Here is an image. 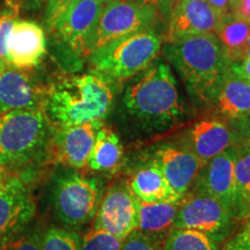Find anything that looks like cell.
Here are the masks:
<instances>
[{"label":"cell","mask_w":250,"mask_h":250,"mask_svg":"<svg viewBox=\"0 0 250 250\" xmlns=\"http://www.w3.org/2000/svg\"><path fill=\"white\" fill-rule=\"evenodd\" d=\"M1 184H2V171L0 169V187H1Z\"/></svg>","instance_id":"obj_40"},{"label":"cell","mask_w":250,"mask_h":250,"mask_svg":"<svg viewBox=\"0 0 250 250\" xmlns=\"http://www.w3.org/2000/svg\"><path fill=\"white\" fill-rule=\"evenodd\" d=\"M164 54L193 98L205 103L214 102L227 61L213 33L166 41Z\"/></svg>","instance_id":"obj_1"},{"label":"cell","mask_w":250,"mask_h":250,"mask_svg":"<svg viewBox=\"0 0 250 250\" xmlns=\"http://www.w3.org/2000/svg\"><path fill=\"white\" fill-rule=\"evenodd\" d=\"M214 101L225 120L237 122L250 116V83L233 73L226 64Z\"/></svg>","instance_id":"obj_20"},{"label":"cell","mask_w":250,"mask_h":250,"mask_svg":"<svg viewBox=\"0 0 250 250\" xmlns=\"http://www.w3.org/2000/svg\"><path fill=\"white\" fill-rule=\"evenodd\" d=\"M139 1L154 7L159 12V14L161 15L162 20L167 22L176 0H139Z\"/></svg>","instance_id":"obj_33"},{"label":"cell","mask_w":250,"mask_h":250,"mask_svg":"<svg viewBox=\"0 0 250 250\" xmlns=\"http://www.w3.org/2000/svg\"><path fill=\"white\" fill-rule=\"evenodd\" d=\"M46 95L20 68L6 66L0 73V114L17 109L43 108Z\"/></svg>","instance_id":"obj_18"},{"label":"cell","mask_w":250,"mask_h":250,"mask_svg":"<svg viewBox=\"0 0 250 250\" xmlns=\"http://www.w3.org/2000/svg\"><path fill=\"white\" fill-rule=\"evenodd\" d=\"M161 250H220L219 243L198 230L173 227L166 236Z\"/></svg>","instance_id":"obj_25"},{"label":"cell","mask_w":250,"mask_h":250,"mask_svg":"<svg viewBox=\"0 0 250 250\" xmlns=\"http://www.w3.org/2000/svg\"><path fill=\"white\" fill-rule=\"evenodd\" d=\"M42 235L37 230H23L0 241V250H42Z\"/></svg>","instance_id":"obj_28"},{"label":"cell","mask_w":250,"mask_h":250,"mask_svg":"<svg viewBox=\"0 0 250 250\" xmlns=\"http://www.w3.org/2000/svg\"><path fill=\"white\" fill-rule=\"evenodd\" d=\"M250 34L248 21L227 13L221 18L214 35L223 48L224 56L228 62L242 59V50Z\"/></svg>","instance_id":"obj_23"},{"label":"cell","mask_w":250,"mask_h":250,"mask_svg":"<svg viewBox=\"0 0 250 250\" xmlns=\"http://www.w3.org/2000/svg\"><path fill=\"white\" fill-rule=\"evenodd\" d=\"M50 117L59 126L103 121L112 105L110 83L95 72L61 79L45 99Z\"/></svg>","instance_id":"obj_3"},{"label":"cell","mask_w":250,"mask_h":250,"mask_svg":"<svg viewBox=\"0 0 250 250\" xmlns=\"http://www.w3.org/2000/svg\"><path fill=\"white\" fill-rule=\"evenodd\" d=\"M123 240L104 229L93 227L81 237L80 250H121Z\"/></svg>","instance_id":"obj_27"},{"label":"cell","mask_w":250,"mask_h":250,"mask_svg":"<svg viewBox=\"0 0 250 250\" xmlns=\"http://www.w3.org/2000/svg\"><path fill=\"white\" fill-rule=\"evenodd\" d=\"M78 1H80V0H48L44 17H43V21H44L48 30L51 31L55 24L59 21V19L65 14V12Z\"/></svg>","instance_id":"obj_30"},{"label":"cell","mask_w":250,"mask_h":250,"mask_svg":"<svg viewBox=\"0 0 250 250\" xmlns=\"http://www.w3.org/2000/svg\"><path fill=\"white\" fill-rule=\"evenodd\" d=\"M102 121L62 126L55 138L56 155L59 162L73 169L88 166V160Z\"/></svg>","instance_id":"obj_17"},{"label":"cell","mask_w":250,"mask_h":250,"mask_svg":"<svg viewBox=\"0 0 250 250\" xmlns=\"http://www.w3.org/2000/svg\"><path fill=\"white\" fill-rule=\"evenodd\" d=\"M124 105L145 129H162L179 121L183 103L169 65L154 61L137 74L125 89Z\"/></svg>","instance_id":"obj_2"},{"label":"cell","mask_w":250,"mask_h":250,"mask_svg":"<svg viewBox=\"0 0 250 250\" xmlns=\"http://www.w3.org/2000/svg\"><path fill=\"white\" fill-rule=\"evenodd\" d=\"M103 197L102 182L74 170L56 175L51 189L55 213L62 224L80 227L95 217Z\"/></svg>","instance_id":"obj_6"},{"label":"cell","mask_w":250,"mask_h":250,"mask_svg":"<svg viewBox=\"0 0 250 250\" xmlns=\"http://www.w3.org/2000/svg\"><path fill=\"white\" fill-rule=\"evenodd\" d=\"M249 23H250V20H249Z\"/></svg>","instance_id":"obj_41"},{"label":"cell","mask_w":250,"mask_h":250,"mask_svg":"<svg viewBox=\"0 0 250 250\" xmlns=\"http://www.w3.org/2000/svg\"><path fill=\"white\" fill-rule=\"evenodd\" d=\"M227 65L228 68H229L233 73H235L236 76H239L240 78H242V79H245L250 83V54L237 62H227Z\"/></svg>","instance_id":"obj_34"},{"label":"cell","mask_w":250,"mask_h":250,"mask_svg":"<svg viewBox=\"0 0 250 250\" xmlns=\"http://www.w3.org/2000/svg\"><path fill=\"white\" fill-rule=\"evenodd\" d=\"M153 160L160 166L166 180L181 198L189 192L204 166L187 142L162 144L155 149Z\"/></svg>","instance_id":"obj_11"},{"label":"cell","mask_w":250,"mask_h":250,"mask_svg":"<svg viewBox=\"0 0 250 250\" xmlns=\"http://www.w3.org/2000/svg\"><path fill=\"white\" fill-rule=\"evenodd\" d=\"M186 142L203 165L226 149L240 145L236 130L224 117H208L199 121L188 132Z\"/></svg>","instance_id":"obj_15"},{"label":"cell","mask_w":250,"mask_h":250,"mask_svg":"<svg viewBox=\"0 0 250 250\" xmlns=\"http://www.w3.org/2000/svg\"><path fill=\"white\" fill-rule=\"evenodd\" d=\"M20 1L30 8H40L45 2H48V0H20Z\"/></svg>","instance_id":"obj_37"},{"label":"cell","mask_w":250,"mask_h":250,"mask_svg":"<svg viewBox=\"0 0 250 250\" xmlns=\"http://www.w3.org/2000/svg\"><path fill=\"white\" fill-rule=\"evenodd\" d=\"M94 227L104 229L124 240L137 228V198L126 181L109 188L95 214Z\"/></svg>","instance_id":"obj_10"},{"label":"cell","mask_w":250,"mask_h":250,"mask_svg":"<svg viewBox=\"0 0 250 250\" xmlns=\"http://www.w3.org/2000/svg\"><path fill=\"white\" fill-rule=\"evenodd\" d=\"M164 36L146 29L111 41L89 54L93 72L109 83H121L136 77L158 57Z\"/></svg>","instance_id":"obj_4"},{"label":"cell","mask_w":250,"mask_h":250,"mask_svg":"<svg viewBox=\"0 0 250 250\" xmlns=\"http://www.w3.org/2000/svg\"><path fill=\"white\" fill-rule=\"evenodd\" d=\"M121 250H161V245L140 230L134 229L123 240Z\"/></svg>","instance_id":"obj_31"},{"label":"cell","mask_w":250,"mask_h":250,"mask_svg":"<svg viewBox=\"0 0 250 250\" xmlns=\"http://www.w3.org/2000/svg\"><path fill=\"white\" fill-rule=\"evenodd\" d=\"M123 156L120 138L104 124L98 131L90 152L88 167L96 173H112L120 166Z\"/></svg>","instance_id":"obj_22"},{"label":"cell","mask_w":250,"mask_h":250,"mask_svg":"<svg viewBox=\"0 0 250 250\" xmlns=\"http://www.w3.org/2000/svg\"><path fill=\"white\" fill-rule=\"evenodd\" d=\"M235 221L223 203L208 193L193 190L180 201L173 227L198 230L221 243L230 235Z\"/></svg>","instance_id":"obj_8"},{"label":"cell","mask_w":250,"mask_h":250,"mask_svg":"<svg viewBox=\"0 0 250 250\" xmlns=\"http://www.w3.org/2000/svg\"><path fill=\"white\" fill-rule=\"evenodd\" d=\"M46 52L44 29L34 21H15L7 41L6 64L24 70L40 64Z\"/></svg>","instance_id":"obj_16"},{"label":"cell","mask_w":250,"mask_h":250,"mask_svg":"<svg viewBox=\"0 0 250 250\" xmlns=\"http://www.w3.org/2000/svg\"><path fill=\"white\" fill-rule=\"evenodd\" d=\"M221 17L229 13V0H205Z\"/></svg>","instance_id":"obj_36"},{"label":"cell","mask_w":250,"mask_h":250,"mask_svg":"<svg viewBox=\"0 0 250 250\" xmlns=\"http://www.w3.org/2000/svg\"><path fill=\"white\" fill-rule=\"evenodd\" d=\"M107 0H80L71 6L51 29L67 49L77 55L89 56L94 33Z\"/></svg>","instance_id":"obj_9"},{"label":"cell","mask_w":250,"mask_h":250,"mask_svg":"<svg viewBox=\"0 0 250 250\" xmlns=\"http://www.w3.org/2000/svg\"><path fill=\"white\" fill-rule=\"evenodd\" d=\"M81 237L78 234L51 227L42 235V250H80Z\"/></svg>","instance_id":"obj_26"},{"label":"cell","mask_w":250,"mask_h":250,"mask_svg":"<svg viewBox=\"0 0 250 250\" xmlns=\"http://www.w3.org/2000/svg\"><path fill=\"white\" fill-rule=\"evenodd\" d=\"M234 183L236 221H248L250 219V149L242 145L236 146Z\"/></svg>","instance_id":"obj_24"},{"label":"cell","mask_w":250,"mask_h":250,"mask_svg":"<svg viewBox=\"0 0 250 250\" xmlns=\"http://www.w3.org/2000/svg\"><path fill=\"white\" fill-rule=\"evenodd\" d=\"M221 250H250V221L233 235Z\"/></svg>","instance_id":"obj_32"},{"label":"cell","mask_w":250,"mask_h":250,"mask_svg":"<svg viewBox=\"0 0 250 250\" xmlns=\"http://www.w3.org/2000/svg\"><path fill=\"white\" fill-rule=\"evenodd\" d=\"M50 132L43 108L0 114V166L18 167L40 158L50 142Z\"/></svg>","instance_id":"obj_5"},{"label":"cell","mask_w":250,"mask_h":250,"mask_svg":"<svg viewBox=\"0 0 250 250\" xmlns=\"http://www.w3.org/2000/svg\"><path fill=\"white\" fill-rule=\"evenodd\" d=\"M249 54H250V34H249L248 40H247L245 46H243V50H242V58L246 57V56L249 55Z\"/></svg>","instance_id":"obj_38"},{"label":"cell","mask_w":250,"mask_h":250,"mask_svg":"<svg viewBox=\"0 0 250 250\" xmlns=\"http://www.w3.org/2000/svg\"><path fill=\"white\" fill-rule=\"evenodd\" d=\"M19 5L11 2L0 11V59L6 62L7 57V41L18 20Z\"/></svg>","instance_id":"obj_29"},{"label":"cell","mask_w":250,"mask_h":250,"mask_svg":"<svg viewBox=\"0 0 250 250\" xmlns=\"http://www.w3.org/2000/svg\"><path fill=\"white\" fill-rule=\"evenodd\" d=\"M180 202L147 203L137 198V228L162 246L173 228Z\"/></svg>","instance_id":"obj_21"},{"label":"cell","mask_w":250,"mask_h":250,"mask_svg":"<svg viewBox=\"0 0 250 250\" xmlns=\"http://www.w3.org/2000/svg\"><path fill=\"white\" fill-rule=\"evenodd\" d=\"M126 182L131 191L139 201L147 203H175L182 199L171 189L160 166L153 159L134 169Z\"/></svg>","instance_id":"obj_19"},{"label":"cell","mask_w":250,"mask_h":250,"mask_svg":"<svg viewBox=\"0 0 250 250\" xmlns=\"http://www.w3.org/2000/svg\"><path fill=\"white\" fill-rule=\"evenodd\" d=\"M5 66H6V62L2 61V59H0V73H1L2 70H4Z\"/></svg>","instance_id":"obj_39"},{"label":"cell","mask_w":250,"mask_h":250,"mask_svg":"<svg viewBox=\"0 0 250 250\" xmlns=\"http://www.w3.org/2000/svg\"><path fill=\"white\" fill-rule=\"evenodd\" d=\"M162 20L154 7L139 0H107L94 33L92 51L111 41L146 29H155Z\"/></svg>","instance_id":"obj_7"},{"label":"cell","mask_w":250,"mask_h":250,"mask_svg":"<svg viewBox=\"0 0 250 250\" xmlns=\"http://www.w3.org/2000/svg\"><path fill=\"white\" fill-rule=\"evenodd\" d=\"M221 18L205 0H176L167 21L164 40L195 34H214Z\"/></svg>","instance_id":"obj_14"},{"label":"cell","mask_w":250,"mask_h":250,"mask_svg":"<svg viewBox=\"0 0 250 250\" xmlns=\"http://www.w3.org/2000/svg\"><path fill=\"white\" fill-rule=\"evenodd\" d=\"M237 122H239V130H236V132L239 134L240 145L246 146L250 149V116Z\"/></svg>","instance_id":"obj_35"},{"label":"cell","mask_w":250,"mask_h":250,"mask_svg":"<svg viewBox=\"0 0 250 250\" xmlns=\"http://www.w3.org/2000/svg\"><path fill=\"white\" fill-rule=\"evenodd\" d=\"M236 146L226 149L203 166L193 183L197 191L208 193L226 206L235 218V183H234V164Z\"/></svg>","instance_id":"obj_12"},{"label":"cell","mask_w":250,"mask_h":250,"mask_svg":"<svg viewBox=\"0 0 250 250\" xmlns=\"http://www.w3.org/2000/svg\"><path fill=\"white\" fill-rule=\"evenodd\" d=\"M35 214L29 189L19 177L7 180L0 187V241L24 228Z\"/></svg>","instance_id":"obj_13"}]
</instances>
